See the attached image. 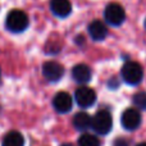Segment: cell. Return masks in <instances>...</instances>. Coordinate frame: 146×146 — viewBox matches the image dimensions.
I'll return each mask as SVG.
<instances>
[{"mask_svg":"<svg viewBox=\"0 0 146 146\" xmlns=\"http://www.w3.org/2000/svg\"><path fill=\"white\" fill-rule=\"evenodd\" d=\"M28 23H30V19H28L27 14L19 9H14L7 15L5 27L10 32L19 33V32H23L28 27Z\"/></svg>","mask_w":146,"mask_h":146,"instance_id":"1","label":"cell"},{"mask_svg":"<svg viewBox=\"0 0 146 146\" xmlns=\"http://www.w3.org/2000/svg\"><path fill=\"white\" fill-rule=\"evenodd\" d=\"M122 77H123L124 82L128 83V85L131 86L139 85L141 82L142 77H144L142 67L136 62H127L122 67Z\"/></svg>","mask_w":146,"mask_h":146,"instance_id":"2","label":"cell"},{"mask_svg":"<svg viewBox=\"0 0 146 146\" xmlns=\"http://www.w3.org/2000/svg\"><path fill=\"white\" fill-rule=\"evenodd\" d=\"M113 127V119L108 110H100L92 117L91 128L99 135H108Z\"/></svg>","mask_w":146,"mask_h":146,"instance_id":"3","label":"cell"},{"mask_svg":"<svg viewBox=\"0 0 146 146\" xmlns=\"http://www.w3.org/2000/svg\"><path fill=\"white\" fill-rule=\"evenodd\" d=\"M105 21L111 26H121L126 19V12L118 3H110L104 10Z\"/></svg>","mask_w":146,"mask_h":146,"instance_id":"4","label":"cell"},{"mask_svg":"<svg viewBox=\"0 0 146 146\" xmlns=\"http://www.w3.org/2000/svg\"><path fill=\"white\" fill-rule=\"evenodd\" d=\"M74 98H76V103L81 108H90L96 101V94L92 88L87 87V86H81V87H78L76 90Z\"/></svg>","mask_w":146,"mask_h":146,"instance_id":"5","label":"cell"},{"mask_svg":"<svg viewBox=\"0 0 146 146\" xmlns=\"http://www.w3.org/2000/svg\"><path fill=\"white\" fill-rule=\"evenodd\" d=\"M121 122H122V126L126 129L133 131V129L139 128L140 124H141V114H140V111L137 109L129 108L123 111Z\"/></svg>","mask_w":146,"mask_h":146,"instance_id":"6","label":"cell"},{"mask_svg":"<svg viewBox=\"0 0 146 146\" xmlns=\"http://www.w3.org/2000/svg\"><path fill=\"white\" fill-rule=\"evenodd\" d=\"M42 74L50 82H56L64 74V68L56 62H46L42 66Z\"/></svg>","mask_w":146,"mask_h":146,"instance_id":"7","label":"cell"},{"mask_svg":"<svg viewBox=\"0 0 146 146\" xmlns=\"http://www.w3.org/2000/svg\"><path fill=\"white\" fill-rule=\"evenodd\" d=\"M53 105L58 113H68L72 109L73 100L68 92L62 91V92H58L55 95V98L53 100Z\"/></svg>","mask_w":146,"mask_h":146,"instance_id":"8","label":"cell"},{"mask_svg":"<svg viewBox=\"0 0 146 146\" xmlns=\"http://www.w3.org/2000/svg\"><path fill=\"white\" fill-rule=\"evenodd\" d=\"M50 9L56 17L66 18L71 14L72 4H71L69 0H51L50 1Z\"/></svg>","mask_w":146,"mask_h":146,"instance_id":"9","label":"cell"},{"mask_svg":"<svg viewBox=\"0 0 146 146\" xmlns=\"http://www.w3.org/2000/svg\"><path fill=\"white\" fill-rule=\"evenodd\" d=\"M88 33H90L92 40L101 41L106 37L108 30H106V26L104 25L101 21H92V22L88 25Z\"/></svg>","mask_w":146,"mask_h":146,"instance_id":"10","label":"cell"},{"mask_svg":"<svg viewBox=\"0 0 146 146\" xmlns=\"http://www.w3.org/2000/svg\"><path fill=\"white\" fill-rule=\"evenodd\" d=\"M73 80L78 83H87L91 80V69L86 64H77L72 69Z\"/></svg>","mask_w":146,"mask_h":146,"instance_id":"11","label":"cell"},{"mask_svg":"<svg viewBox=\"0 0 146 146\" xmlns=\"http://www.w3.org/2000/svg\"><path fill=\"white\" fill-rule=\"evenodd\" d=\"M91 124H92V118L85 111L77 113L73 118V126L80 131H86V129L91 128Z\"/></svg>","mask_w":146,"mask_h":146,"instance_id":"12","label":"cell"},{"mask_svg":"<svg viewBox=\"0 0 146 146\" xmlns=\"http://www.w3.org/2000/svg\"><path fill=\"white\" fill-rule=\"evenodd\" d=\"M1 146H25V139L18 131H10L4 136Z\"/></svg>","mask_w":146,"mask_h":146,"instance_id":"13","label":"cell"},{"mask_svg":"<svg viewBox=\"0 0 146 146\" xmlns=\"http://www.w3.org/2000/svg\"><path fill=\"white\" fill-rule=\"evenodd\" d=\"M78 146H100V141L96 136L90 133H83L78 139Z\"/></svg>","mask_w":146,"mask_h":146,"instance_id":"14","label":"cell"},{"mask_svg":"<svg viewBox=\"0 0 146 146\" xmlns=\"http://www.w3.org/2000/svg\"><path fill=\"white\" fill-rule=\"evenodd\" d=\"M133 105L139 109H146V92L141 91L133 96Z\"/></svg>","mask_w":146,"mask_h":146,"instance_id":"15","label":"cell"},{"mask_svg":"<svg viewBox=\"0 0 146 146\" xmlns=\"http://www.w3.org/2000/svg\"><path fill=\"white\" fill-rule=\"evenodd\" d=\"M114 146H128V142H127L126 140L119 139V140H117V141L114 142Z\"/></svg>","mask_w":146,"mask_h":146,"instance_id":"16","label":"cell"},{"mask_svg":"<svg viewBox=\"0 0 146 146\" xmlns=\"http://www.w3.org/2000/svg\"><path fill=\"white\" fill-rule=\"evenodd\" d=\"M137 146H146V142H141V144H139Z\"/></svg>","mask_w":146,"mask_h":146,"instance_id":"17","label":"cell"},{"mask_svg":"<svg viewBox=\"0 0 146 146\" xmlns=\"http://www.w3.org/2000/svg\"><path fill=\"white\" fill-rule=\"evenodd\" d=\"M62 146H73V145H72V144H63Z\"/></svg>","mask_w":146,"mask_h":146,"instance_id":"18","label":"cell"},{"mask_svg":"<svg viewBox=\"0 0 146 146\" xmlns=\"http://www.w3.org/2000/svg\"><path fill=\"white\" fill-rule=\"evenodd\" d=\"M0 81H1V69H0Z\"/></svg>","mask_w":146,"mask_h":146,"instance_id":"19","label":"cell"},{"mask_svg":"<svg viewBox=\"0 0 146 146\" xmlns=\"http://www.w3.org/2000/svg\"><path fill=\"white\" fill-rule=\"evenodd\" d=\"M145 27H146V19H145Z\"/></svg>","mask_w":146,"mask_h":146,"instance_id":"20","label":"cell"}]
</instances>
